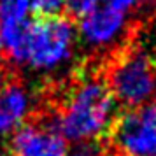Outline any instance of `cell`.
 Returning <instances> with one entry per match:
<instances>
[{
	"label": "cell",
	"mask_w": 156,
	"mask_h": 156,
	"mask_svg": "<svg viewBox=\"0 0 156 156\" xmlns=\"http://www.w3.org/2000/svg\"><path fill=\"white\" fill-rule=\"evenodd\" d=\"M114 102L104 79L86 77L70 91L49 123L65 140H100L116 119Z\"/></svg>",
	"instance_id": "1"
},
{
	"label": "cell",
	"mask_w": 156,
	"mask_h": 156,
	"mask_svg": "<svg viewBox=\"0 0 156 156\" xmlns=\"http://www.w3.org/2000/svg\"><path fill=\"white\" fill-rule=\"evenodd\" d=\"M74 48L76 28L69 20L42 18L28 25L18 65H28L35 72H55L72 60Z\"/></svg>",
	"instance_id": "2"
},
{
	"label": "cell",
	"mask_w": 156,
	"mask_h": 156,
	"mask_svg": "<svg viewBox=\"0 0 156 156\" xmlns=\"http://www.w3.org/2000/svg\"><path fill=\"white\" fill-rule=\"evenodd\" d=\"M107 86L123 107H144L156 98V67L147 55L130 51L112 65Z\"/></svg>",
	"instance_id": "3"
},
{
	"label": "cell",
	"mask_w": 156,
	"mask_h": 156,
	"mask_svg": "<svg viewBox=\"0 0 156 156\" xmlns=\"http://www.w3.org/2000/svg\"><path fill=\"white\" fill-rule=\"evenodd\" d=\"M109 142L121 156H156V116L147 105L116 116Z\"/></svg>",
	"instance_id": "4"
},
{
	"label": "cell",
	"mask_w": 156,
	"mask_h": 156,
	"mask_svg": "<svg viewBox=\"0 0 156 156\" xmlns=\"http://www.w3.org/2000/svg\"><path fill=\"white\" fill-rule=\"evenodd\" d=\"M126 30V14L109 5H100L84 16L77 27L81 41L91 49H105L118 44Z\"/></svg>",
	"instance_id": "5"
},
{
	"label": "cell",
	"mask_w": 156,
	"mask_h": 156,
	"mask_svg": "<svg viewBox=\"0 0 156 156\" xmlns=\"http://www.w3.org/2000/svg\"><path fill=\"white\" fill-rule=\"evenodd\" d=\"M14 156H67L69 146L51 123L21 125L11 139Z\"/></svg>",
	"instance_id": "6"
},
{
	"label": "cell",
	"mask_w": 156,
	"mask_h": 156,
	"mask_svg": "<svg viewBox=\"0 0 156 156\" xmlns=\"http://www.w3.org/2000/svg\"><path fill=\"white\" fill-rule=\"evenodd\" d=\"M30 112V93L18 83L7 84L0 91V135H5L23 125Z\"/></svg>",
	"instance_id": "7"
},
{
	"label": "cell",
	"mask_w": 156,
	"mask_h": 156,
	"mask_svg": "<svg viewBox=\"0 0 156 156\" xmlns=\"http://www.w3.org/2000/svg\"><path fill=\"white\" fill-rule=\"evenodd\" d=\"M28 0H0V23H28Z\"/></svg>",
	"instance_id": "8"
},
{
	"label": "cell",
	"mask_w": 156,
	"mask_h": 156,
	"mask_svg": "<svg viewBox=\"0 0 156 156\" xmlns=\"http://www.w3.org/2000/svg\"><path fill=\"white\" fill-rule=\"evenodd\" d=\"M102 0H65L63 7L67 9V12L76 18H84L90 12H93L97 7H100Z\"/></svg>",
	"instance_id": "9"
},
{
	"label": "cell",
	"mask_w": 156,
	"mask_h": 156,
	"mask_svg": "<svg viewBox=\"0 0 156 156\" xmlns=\"http://www.w3.org/2000/svg\"><path fill=\"white\" fill-rule=\"evenodd\" d=\"M102 154H104V146H102L100 140L76 142L67 151V156H102Z\"/></svg>",
	"instance_id": "10"
},
{
	"label": "cell",
	"mask_w": 156,
	"mask_h": 156,
	"mask_svg": "<svg viewBox=\"0 0 156 156\" xmlns=\"http://www.w3.org/2000/svg\"><path fill=\"white\" fill-rule=\"evenodd\" d=\"M30 9L35 11L37 14L44 18H53L56 16L65 5V0H28Z\"/></svg>",
	"instance_id": "11"
},
{
	"label": "cell",
	"mask_w": 156,
	"mask_h": 156,
	"mask_svg": "<svg viewBox=\"0 0 156 156\" xmlns=\"http://www.w3.org/2000/svg\"><path fill=\"white\" fill-rule=\"evenodd\" d=\"M146 0H107V5L116 9V11H119V12H123V14H126L130 11L137 9Z\"/></svg>",
	"instance_id": "12"
},
{
	"label": "cell",
	"mask_w": 156,
	"mask_h": 156,
	"mask_svg": "<svg viewBox=\"0 0 156 156\" xmlns=\"http://www.w3.org/2000/svg\"><path fill=\"white\" fill-rule=\"evenodd\" d=\"M5 86H7V79H5V76H4V72H0V91H2Z\"/></svg>",
	"instance_id": "13"
},
{
	"label": "cell",
	"mask_w": 156,
	"mask_h": 156,
	"mask_svg": "<svg viewBox=\"0 0 156 156\" xmlns=\"http://www.w3.org/2000/svg\"><path fill=\"white\" fill-rule=\"evenodd\" d=\"M147 107H149V111H151V112L156 116V98H154V100H151V102L147 104Z\"/></svg>",
	"instance_id": "14"
},
{
	"label": "cell",
	"mask_w": 156,
	"mask_h": 156,
	"mask_svg": "<svg viewBox=\"0 0 156 156\" xmlns=\"http://www.w3.org/2000/svg\"><path fill=\"white\" fill-rule=\"evenodd\" d=\"M102 156H121V154H118V153H104Z\"/></svg>",
	"instance_id": "15"
},
{
	"label": "cell",
	"mask_w": 156,
	"mask_h": 156,
	"mask_svg": "<svg viewBox=\"0 0 156 156\" xmlns=\"http://www.w3.org/2000/svg\"><path fill=\"white\" fill-rule=\"evenodd\" d=\"M0 156H7V154H5V151H2V149H0Z\"/></svg>",
	"instance_id": "16"
},
{
	"label": "cell",
	"mask_w": 156,
	"mask_h": 156,
	"mask_svg": "<svg viewBox=\"0 0 156 156\" xmlns=\"http://www.w3.org/2000/svg\"><path fill=\"white\" fill-rule=\"evenodd\" d=\"M0 51H2V44H0Z\"/></svg>",
	"instance_id": "17"
}]
</instances>
